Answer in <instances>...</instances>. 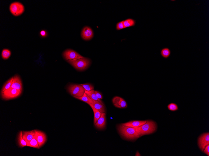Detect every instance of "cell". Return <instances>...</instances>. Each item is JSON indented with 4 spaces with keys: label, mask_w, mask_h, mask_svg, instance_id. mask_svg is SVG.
<instances>
[{
    "label": "cell",
    "mask_w": 209,
    "mask_h": 156,
    "mask_svg": "<svg viewBox=\"0 0 209 156\" xmlns=\"http://www.w3.org/2000/svg\"><path fill=\"white\" fill-rule=\"evenodd\" d=\"M106 113L101 114L100 118L94 124L96 128L99 129H103L105 128L106 124Z\"/></svg>",
    "instance_id": "obj_13"
},
{
    "label": "cell",
    "mask_w": 209,
    "mask_h": 156,
    "mask_svg": "<svg viewBox=\"0 0 209 156\" xmlns=\"http://www.w3.org/2000/svg\"><path fill=\"white\" fill-rule=\"evenodd\" d=\"M95 93L97 97L98 98L101 100L103 99V97H102V95L100 92H97V91H95Z\"/></svg>",
    "instance_id": "obj_30"
},
{
    "label": "cell",
    "mask_w": 209,
    "mask_h": 156,
    "mask_svg": "<svg viewBox=\"0 0 209 156\" xmlns=\"http://www.w3.org/2000/svg\"><path fill=\"white\" fill-rule=\"evenodd\" d=\"M68 62L71 64L76 70L82 71L87 68L91 63L89 59L84 58L80 59H75L68 60Z\"/></svg>",
    "instance_id": "obj_3"
},
{
    "label": "cell",
    "mask_w": 209,
    "mask_h": 156,
    "mask_svg": "<svg viewBox=\"0 0 209 156\" xmlns=\"http://www.w3.org/2000/svg\"><path fill=\"white\" fill-rule=\"evenodd\" d=\"M169 110L171 111H175L178 110V107L176 104L171 103L169 104L167 106Z\"/></svg>",
    "instance_id": "obj_26"
},
{
    "label": "cell",
    "mask_w": 209,
    "mask_h": 156,
    "mask_svg": "<svg viewBox=\"0 0 209 156\" xmlns=\"http://www.w3.org/2000/svg\"><path fill=\"white\" fill-rule=\"evenodd\" d=\"M64 58L67 60L80 59L84 57L76 51L71 49L66 50L63 53Z\"/></svg>",
    "instance_id": "obj_8"
},
{
    "label": "cell",
    "mask_w": 209,
    "mask_h": 156,
    "mask_svg": "<svg viewBox=\"0 0 209 156\" xmlns=\"http://www.w3.org/2000/svg\"><path fill=\"white\" fill-rule=\"evenodd\" d=\"M85 92L88 95V96L92 100L99 101L103 105H104L103 102L101 101V100L98 98L95 94V90L93 89L91 91L87 92V91H85Z\"/></svg>",
    "instance_id": "obj_17"
},
{
    "label": "cell",
    "mask_w": 209,
    "mask_h": 156,
    "mask_svg": "<svg viewBox=\"0 0 209 156\" xmlns=\"http://www.w3.org/2000/svg\"><path fill=\"white\" fill-rule=\"evenodd\" d=\"M23 131H21L19 134L18 137V144L19 146L23 148L25 146H27V143L22 137Z\"/></svg>",
    "instance_id": "obj_19"
},
{
    "label": "cell",
    "mask_w": 209,
    "mask_h": 156,
    "mask_svg": "<svg viewBox=\"0 0 209 156\" xmlns=\"http://www.w3.org/2000/svg\"><path fill=\"white\" fill-rule=\"evenodd\" d=\"M11 54V52L9 50L4 49L2 52V58L4 59H7L10 57Z\"/></svg>",
    "instance_id": "obj_25"
},
{
    "label": "cell",
    "mask_w": 209,
    "mask_h": 156,
    "mask_svg": "<svg viewBox=\"0 0 209 156\" xmlns=\"http://www.w3.org/2000/svg\"><path fill=\"white\" fill-rule=\"evenodd\" d=\"M91 107L93 111L94 114V123L95 124L100 118L102 113L100 112L95 109L94 108Z\"/></svg>",
    "instance_id": "obj_23"
},
{
    "label": "cell",
    "mask_w": 209,
    "mask_h": 156,
    "mask_svg": "<svg viewBox=\"0 0 209 156\" xmlns=\"http://www.w3.org/2000/svg\"><path fill=\"white\" fill-rule=\"evenodd\" d=\"M112 101L114 106L117 108L124 109L127 107V102L124 99L120 97H115L113 98Z\"/></svg>",
    "instance_id": "obj_10"
},
{
    "label": "cell",
    "mask_w": 209,
    "mask_h": 156,
    "mask_svg": "<svg viewBox=\"0 0 209 156\" xmlns=\"http://www.w3.org/2000/svg\"><path fill=\"white\" fill-rule=\"evenodd\" d=\"M135 156H140V154L139 153V152H138V151H137V152H136V155H135Z\"/></svg>",
    "instance_id": "obj_32"
},
{
    "label": "cell",
    "mask_w": 209,
    "mask_h": 156,
    "mask_svg": "<svg viewBox=\"0 0 209 156\" xmlns=\"http://www.w3.org/2000/svg\"><path fill=\"white\" fill-rule=\"evenodd\" d=\"M35 130L29 131H23L22 137L27 142L31 140L35 135Z\"/></svg>",
    "instance_id": "obj_16"
},
{
    "label": "cell",
    "mask_w": 209,
    "mask_h": 156,
    "mask_svg": "<svg viewBox=\"0 0 209 156\" xmlns=\"http://www.w3.org/2000/svg\"><path fill=\"white\" fill-rule=\"evenodd\" d=\"M203 151L205 154L208 156H209V145L206 146Z\"/></svg>",
    "instance_id": "obj_29"
},
{
    "label": "cell",
    "mask_w": 209,
    "mask_h": 156,
    "mask_svg": "<svg viewBox=\"0 0 209 156\" xmlns=\"http://www.w3.org/2000/svg\"><path fill=\"white\" fill-rule=\"evenodd\" d=\"M75 98L80 100L85 103L88 104L89 105L93 103V100L88 96V95L85 93H84L83 96L80 97L73 96Z\"/></svg>",
    "instance_id": "obj_18"
},
{
    "label": "cell",
    "mask_w": 209,
    "mask_h": 156,
    "mask_svg": "<svg viewBox=\"0 0 209 156\" xmlns=\"http://www.w3.org/2000/svg\"><path fill=\"white\" fill-rule=\"evenodd\" d=\"M157 128L155 122L151 120H147L145 123L136 128L140 137L154 132Z\"/></svg>",
    "instance_id": "obj_2"
},
{
    "label": "cell",
    "mask_w": 209,
    "mask_h": 156,
    "mask_svg": "<svg viewBox=\"0 0 209 156\" xmlns=\"http://www.w3.org/2000/svg\"><path fill=\"white\" fill-rule=\"evenodd\" d=\"M22 91L15 89H9L4 91H1V96L2 98L5 100L11 99L18 97L20 96Z\"/></svg>",
    "instance_id": "obj_4"
},
{
    "label": "cell",
    "mask_w": 209,
    "mask_h": 156,
    "mask_svg": "<svg viewBox=\"0 0 209 156\" xmlns=\"http://www.w3.org/2000/svg\"><path fill=\"white\" fill-rule=\"evenodd\" d=\"M161 54L162 57L167 59L169 58L170 55L171 51L168 48H165L161 50Z\"/></svg>",
    "instance_id": "obj_22"
},
{
    "label": "cell",
    "mask_w": 209,
    "mask_h": 156,
    "mask_svg": "<svg viewBox=\"0 0 209 156\" xmlns=\"http://www.w3.org/2000/svg\"><path fill=\"white\" fill-rule=\"evenodd\" d=\"M36 139L39 145L40 148L45 144L47 141L45 134L41 131L35 130Z\"/></svg>",
    "instance_id": "obj_9"
},
{
    "label": "cell",
    "mask_w": 209,
    "mask_h": 156,
    "mask_svg": "<svg viewBox=\"0 0 209 156\" xmlns=\"http://www.w3.org/2000/svg\"><path fill=\"white\" fill-rule=\"evenodd\" d=\"M81 35L84 40H91L93 37V32L90 28L87 26L84 28L83 29Z\"/></svg>",
    "instance_id": "obj_12"
},
{
    "label": "cell",
    "mask_w": 209,
    "mask_h": 156,
    "mask_svg": "<svg viewBox=\"0 0 209 156\" xmlns=\"http://www.w3.org/2000/svg\"><path fill=\"white\" fill-rule=\"evenodd\" d=\"M198 144L199 148L203 151L206 146L209 145V133H204L199 137Z\"/></svg>",
    "instance_id": "obj_7"
},
{
    "label": "cell",
    "mask_w": 209,
    "mask_h": 156,
    "mask_svg": "<svg viewBox=\"0 0 209 156\" xmlns=\"http://www.w3.org/2000/svg\"><path fill=\"white\" fill-rule=\"evenodd\" d=\"M67 89L71 95L78 97L82 96L85 93L84 88L80 85H70L68 87Z\"/></svg>",
    "instance_id": "obj_5"
},
{
    "label": "cell",
    "mask_w": 209,
    "mask_h": 156,
    "mask_svg": "<svg viewBox=\"0 0 209 156\" xmlns=\"http://www.w3.org/2000/svg\"><path fill=\"white\" fill-rule=\"evenodd\" d=\"M116 28L117 30H120L125 28L124 24L123 21H120L117 24Z\"/></svg>",
    "instance_id": "obj_28"
},
{
    "label": "cell",
    "mask_w": 209,
    "mask_h": 156,
    "mask_svg": "<svg viewBox=\"0 0 209 156\" xmlns=\"http://www.w3.org/2000/svg\"><path fill=\"white\" fill-rule=\"evenodd\" d=\"M13 80V77H12L10 80L7 81L5 84L3 85L1 91L4 92L5 90L9 89L11 86L12 82Z\"/></svg>",
    "instance_id": "obj_24"
},
{
    "label": "cell",
    "mask_w": 209,
    "mask_h": 156,
    "mask_svg": "<svg viewBox=\"0 0 209 156\" xmlns=\"http://www.w3.org/2000/svg\"><path fill=\"white\" fill-rule=\"evenodd\" d=\"M93 103L89 105L91 107L94 108L96 109L100 112L101 113H106L104 105L99 101L93 100Z\"/></svg>",
    "instance_id": "obj_15"
},
{
    "label": "cell",
    "mask_w": 209,
    "mask_h": 156,
    "mask_svg": "<svg viewBox=\"0 0 209 156\" xmlns=\"http://www.w3.org/2000/svg\"><path fill=\"white\" fill-rule=\"evenodd\" d=\"M40 34L42 37H45L47 36V33L46 32L44 31V30H42L40 32Z\"/></svg>",
    "instance_id": "obj_31"
},
{
    "label": "cell",
    "mask_w": 209,
    "mask_h": 156,
    "mask_svg": "<svg viewBox=\"0 0 209 156\" xmlns=\"http://www.w3.org/2000/svg\"><path fill=\"white\" fill-rule=\"evenodd\" d=\"M80 85L83 87L85 91H87V92H89V91H90L94 89V86L91 84L87 83L85 84H81Z\"/></svg>",
    "instance_id": "obj_27"
},
{
    "label": "cell",
    "mask_w": 209,
    "mask_h": 156,
    "mask_svg": "<svg viewBox=\"0 0 209 156\" xmlns=\"http://www.w3.org/2000/svg\"><path fill=\"white\" fill-rule=\"evenodd\" d=\"M10 89H15L17 90L22 91V82L18 75H15L13 77V80Z\"/></svg>",
    "instance_id": "obj_11"
},
{
    "label": "cell",
    "mask_w": 209,
    "mask_h": 156,
    "mask_svg": "<svg viewBox=\"0 0 209 156\" xmlns=\"http://www.w3.org/2000/svg\"><path fill=\"white\" fill-rule=\"evenodd\" d=\"M118 130L121 135L127 139H134L140 137L136 128L121 124L118 125Z\"/></svg>",
    "instance_id": "obj_1"
},
{
    "label": "cell",
    "mask_w": 209,
    "mask_h": 156,
    "mask_svg": "<svg viewBox=\"0 0 209 156\" xmlns=\"http://www.w3.org/2000/svg\"><path fill=\"white\" fill-rule=\"evenodd\" d=\"M125 28L134 26L135 24V21L132 19H129L123 21Z\"/></svg>",
    "instance_id": "obj_21"
},
{
    "label": "cell",
    "mask_w": 209,
    "mask_h": 156,
    "mask_svg": "<svg viewBox=\"0 0 209 156\" xmlns=\"http://www.w3.org/2000/svg\"><path fill=\"white\" fill-rule=\"evenodd\" d=\"M10 10L11 13L15 16H18L22 14L24 11V6L20 3L14 2L11 4Z\"/></svg>",
    "instance_id": "obj_6"
},
{
    "label": "cell",
    "mask_w": 209,
    "mask_h": 156,
    "mask_svg": "<svg viewBox=\"0 0 209 156\" xmlns=\"http://www.w3.org/2000/svg\"><path fill=\"white\" fill-rule=\"evenodd\" d=\"M27 146L32 147L33 148L39 149L40 147L36 139L35 136H34L32 140L30 141L27 142Z\"/></svg>",
    "instance_id": "obj_20"
},
{
    "label": "cell",
    "mask_w": 209,
    "mask_h": 156,
    "mask_svg": "<svg viewBox=\"0 0 209 156\" xmlns=\"http://www.w3.org/2000/svg\"><path fill=\"white\" fill-rule=\"evenodd\" d=\"M147 121H134L122 123V124L136 128L145 123Z\"/></svg>",
    "instance_id": "obj_14"
}]
</instances>
